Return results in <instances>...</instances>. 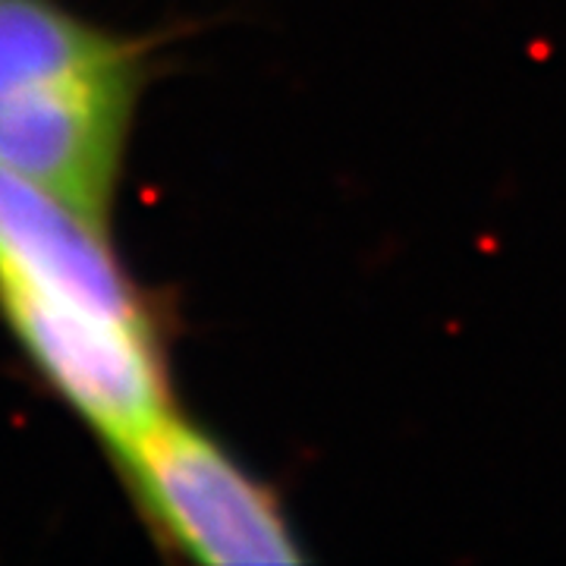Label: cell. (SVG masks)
Wrapping results in <instances>:
<instances>
[{
  "mask_svg": "<svg viewBox=\"0 0 566 566\" xmlns=\"http://www.w3.org/2000/svg\"><path fill=\"white\" fill-rule=\"evenodd\" d=\"M0 315L111 453L170 403L161 327L107 227L0 167Z\"/></svg>",
  "mask_w": 566,
  "mask_h": 566,
  "instance_id": "6da1fadb",
  "label": "cell"
},
{
  "mask_svg": "<svg viewBox=\"0 0 566 566\" xmlns=\"http://www.w3.org/2000/svg\"><path fill=\"white\" fill-rule=\"evenodd\" d=\"M142 66L57 0H0V167L107 227Z\"/></svg>",
  "mask_w": 566,
  "mask_h": 566,
  "instance_id": "7a4b0ae2",
  "label": "cell"
},
{
  "mask_svg": "<svg viewBox=\"0 0 566 566\" xmlns=\"http://www.w3.org/2000/svg\"><path fill=\"white\" fill-rule=\"evenodd\" d=\"M142 520L196 564H303L283 506L233 453L167 409L114 450Z\"/></svg>",
  "mask_w": 566,
  "mask_h": 566,
  "instance_id": "3957f363",
  "label": "cell"
}]
</instances>
